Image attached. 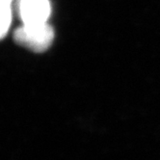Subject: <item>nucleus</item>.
<instances>
[{
  "instance_id": "f03ea898",
  "label": "nucleus",
  "mask_w": 160,
  "mask_h": 160,
  "mask_svg": "<svg viewBox=\"0 0 160 160\" xmlns=\"http://www.w3.org/2000/svg\"><path fill=\"white\" fill-rule=\"evenodd\" d=\"M50 7L48 0H21L20 14L24 25L44 24L49 16Z\"/></svg>"
},
{
  "instance_id": "7ed1b4c3",
  "label": "nucleus",
  "mask_w": 160,
  "mask_h": 160,
  "mask_svg": "<svg viewBox=\"0 0 160 160\" xmlns=\"http://www.w3.org/2000/svg\"><path fill=\"white\" fill-rule=\"evenodd\" d=\"M1 36L4 37L11 22V0H1Z\"/></svg>"
},
{
  "instance_id": "f257e3e1",
  "label": "nucleus",
  "mask_w": 160,
  "mask_h": 160,
  "mask_svg": "<svg viewBox=\"0 0 160 160\" xmlns=\"http://www.w3.org/2000/svg\"><path fill=\"white\" fill-rule=\"evenodd\" d=\"M16 41L35 51H42L48 48L53 40V31L47 24L24 25L17 30L15 34Z\"/></svg>"
}]
</instances>
